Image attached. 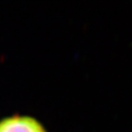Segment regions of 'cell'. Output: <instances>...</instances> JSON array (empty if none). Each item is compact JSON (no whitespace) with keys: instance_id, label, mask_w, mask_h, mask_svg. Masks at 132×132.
<instances>
[{"instance_id":"1","label":"cell","mask_w":132,"mask_h":132,"mask_svg":"<svg viewBox=\"0 0 132 132\" xmlns=\"http://www.w3.org/2000/svg\"><path fill=\"white\" fill-rule=\"evenodd\" d=\"M0 132H47L35 118L27 116H11L0 120Z\"/></svg>"}]
</instances>
